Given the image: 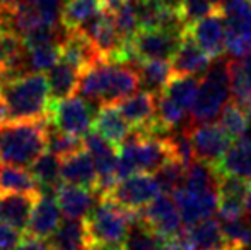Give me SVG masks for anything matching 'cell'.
<instances>
[{"instance_id": "obj_13", "label": "cell", "mask_w": 251, "mask_h": 250, "mask_svg": "<svg viewBox=\"0 0 251 250\" xmlns=\"http://www.w3.org/2000/svg\"><path fill=\"white\" fill-rule=\"evenodd\" d=\"M183 33L162 29H139L132 38V45L139 62L142 60H171L181 43Z\"/></svg>"}, {"instance_id": "obj_18", "label": "cell", "mask_w": 251, "mask_h": 250, "mask_svg": "<svg viewBox=\"0 0 251 250\" xmlns=\"http://www.w3.org/2000/svg\"><path fill=\"white\" fill-rule=\"evenodd\" d=\"M212 58L195 43L188 33H183L181 43H179L176 54L171 58L173 74L176 76H197L205 74L210 67Z\"/></svg>"}, {"instance_id": "obj_11", "label": "cell", "mask_w": 251, "mask_h": 250, "mask_svg": "<svg viewBox=\"0 0 251 250\" xmlns=\"http://www.w3.org/2000/svg\"><path fill=\"white\" fill-rule=\"evenodd\" d=\"M190 137H192L193 149H195L197 160H203L208 163L217 165L229 149L232 139L224 127L215 122H200L192 124L190 127Z\"/></svg>"}, {"instance_id": "obj_43", "label": "cell", "mask_w": 251, "mask_h": 250, "mask_svg": "<svg viewBox=\"0 0 251 250\" xmlns=\"http://www.w3.org/2000/svg\"><path fill=\"white\" fill-rule=\"evenodd\" d=\"M23 233L10 224L0 221V250H16Z\"/></svg>"}, {"instance_id": "obj_4", "label": "cell", "mask_w": 251, "mask_h": 250, "mask_svg": "<svg viewBox=\"0 0 251 250\" xmlns=\"http://www.w3.org/2000/svg\"><path fill=\"white\" fill-rule=\"evenodd\" d=\"M91 244L96 247L123 250L132 224L140 221L139 209H128L106 195H101L94 209L86 218Z\"/></svg>"}, {"instance_id": "obj_51", "label": "cell", "mask_w": 251, "mask_h": 250, "mask_svg": "<svg viewBox=\"0 0 251 250\" xmlns=\"http://www.w3.org/2000/svg\"><path fill=\"white\" fill-rule=\"evenodd\" d=\"M212 2H214V3H215V5H219V3H221V2H222V0H212Z\"/></svg>"}, {"instance_id": "obj_45", "label": "cell", "mask_w": 251, "mask_h": 250, "mask_svg": "<svg viewBox=\"0 0 251 250\" xmlns=\"http://www.w3.org/2000/svg\"><path fill=\"white\" fill-rule=\"evenodd\" d=\"M16 250H50V245L45 238H38L33 235H23Z\"/></svg>"}, {"instance_id": "obj_19", "label": "cell", "mask_w": 251, "mask_h": 250, "mask_svg": "<svg viewBox=\"0 0 251 250\" xmlns=\"http://www.w3.org/2000/svg\"><path fill=\"white\" fill-rule=\"evenodd\" d=\"M60 177H62L63 184L79 185V187H86L91 190L98 189V171L93 158L86 149L62 158Z\"/></svg>"}, {"instance_id": "obj_35", "label": "cell", "mask_w": 251, "mask_h": 250, "mask_svg": "<svg viewBox=\"0 0 251 250\" xmlns=\"http://www.w3.org/2000/svg\"><path fill=\"white\" fill-rule=\"evenodd\" d=\"M219 124L224 127V130L232 139H238V137H243L251 130V115L246 108H243L236 101L234 103L229 101L224 107V110L221 111V122Z\"/></svg>"}, {"instance_id": "obj_46", "label": "cell", "mask_w": 251, "mask_h": 250, "mask_svg": "<svg viewBox=\"0 0 251 250\" xmlns=\"http://www.w3.org/2000/svg\"><path fill=\"white\" fill-rule=\"evenodd\" d=\"M102 2V7H106V9H109V10H115V9H118L122 3H125L126 0H101Z\"/></svg>"}, {"instance_id": "obj_42", "label": "cell", "mask_w": 251, "mask_h": 250, "mask_svg": "<svg viewBox=\"0 0 251 250\" xmlns=\"http://www.w3.org/2000/svg\"><path fill=\"white\" fill-rule=\"evenodd\" d=\"M23 2H26L43 23L58 26L65 0H23Z\"/></svg>"}, {"instance_id": "obj_37", "label": "cell", "mask_w": 251, "mask_h": 250, "mask_svg": "<svg viewBox=\"0 0 251 250\" xmlns=\"http://www.w3.org/2000/svg\"><path fill=\"white\" fill-rule=\"evenodd\" d=\"M60 62V43L27 48L26 65L31 72H48Z\"/></svg>"}, {"instance_id": "obj_38", "label": "cell", "mask_w": 251, "mask_h": 250, "mask_svg": "<svg viewBox=\"0 0 251 250\" xmlns=\"http://www.w3.org/2000/svg\"><path fill=\"white\" fill-rule=\"evenodd\" d=\"M123 250H162V238L147 228L142 221L132 224Z\"/></svg>"}, {"instance_id": "obj_7", "label": "cell", "mask_w": 251, "mask_h": 250, "mask_svg": "<svg viewBox=\"0 0 251 250\" xmlns=\"http://www.w3.org/2000/svg\"><path fill=\"white\" fill-rule=\"evenodd\" d=\"M50 120L63 132L84 137L93 130L94 113L91 103H87L84 98L70 96L51 101Z\"/></svg>"}, {"instance_id": "obj_10", "label": "cell", "mask_w": 251, "mask_h": 250, "mask_svg": "<svg viewBox=\"0 0 251 250\" xmlns=\"http://www.w3.org/2000/svg\"><path fill=\"white\" fill-rule=\"evenodd\" d=\"M140 221L162 238L178 235L183 230V220L175 199L169 194H159L152 202L139 209Z\"/></svg>"}, {"instance_id": "obj_28", "label": "cell", "mask_w": 251, "mask_h": 250, "mask_svg": "<svg viewBox=\"0 0 251 250\" xmlns=\"http://www.w3.org/2000/svg\"><path fill=\"white\" fill-rule=\"evenodd\" d=\"M101 9V0H65L62 16H60V24L65 31L80 29Z\"/></svg>"}, {"instance_id": "obj_3", "label": "cell", "mask_w": 251, "mask_h": 250, "mask_svg": "<svg viewBox=\"0 0 251 250\" xmlns=\"http://www.w3.org/2000/svg\"><path fill=\"white\" fill-rule=\"evenodd\" d=\"M47 118L12 120L0 125V161L16 167H31L48 149Z\"/></svg>"}, {"instance_id": "obj_52", "label": "cell", "mask_w": 251, "mask_h": 250, "mask_svg": "<svg viewBox=\"0 0 251 250\" xmlns=\"http://www.w3.org/2000/svg\"><path fill=\"white\" fill-rule=\"evenodd\" d=\"M250 115H251V108H250Z\"/></svg>"}, {"instance_id": "obj_41", "label": "cell", "mask_w": 251, "mask_h": 250, "mask_svg": "<svg viewBox=\"0 0 251 250\" xmlns=\"http://www.w3.org/2000/svg\"><path fill=\"white\" fill-rule=\"evenodd\" d=\"M219 5H215L212 0H179L178 14L183 23L188 26L197 21L207 17L214 10H217Z\"/></svg>"}, {"instance_id": "obj_20", "label": "cell", "mask_w": 251, "mask_h": 250, "mask_svg": "<svg viewBox=\"0 0 251 250\" xmlns=\"http://www.w3.org/2000/svg\"><path fill=\"white\" fill-rule=\"evenodd\" d=\"M155 103L157 96L142 89L118 101L116 108L133 129H147L155 120Z\"/></svg>"}, {"instance_id": "obj_15", "label": "cell", "mask_w": 251, "mask_h": 250, "mask_svg": "<svg viewBox=\"0 0 251 250\" xmlns=\"http://www.w3.org/2000/svg\"><path fill=\"white\" fill-rule=\"evenodd\" d=\"M60 60L70 63L80 72L104 62L89 36L80 29L65 31V36L60 41Z\"/></svg>"}, {"instance_id": "obj_32", "label": "cell", "mask_w": 251, "mask_h": 250, "mask_svg": "<svg viewBox=\"0 0 251 250\" xmlns=\"http://www.w3.org/2000/svg\"><path fill=\"white\" fill-rule=\"evenodd\" d=\"M199 86L200 84L195 79V76H176V74H173L162 93L171 98L173 101H176L183 110L192 111L197 101V94H199Z\"/></svg>"}, {"instance_id": "obj_39", "label": "cell", "mask_w": 251, "mask_h": 250, "mask_svg": "<svg viewBox=\"0 0 251 250\" xmlns=\"http://www.w3.org/2000/svg\"><path fill=\"white\" fill-rule=\"evenodd\" d=\"M185 171L186 168L179 163L176 158H169L161 168L154 171V178L157 180L161 192L164 194H173L178 187L183 185L185 180Z\"/></svg>"}, {"instance_id": "obj_8", "label": "cell", "mask_w": 251, "mask_h": 250, "mask_svg": "<svg viewBox=\"0 0 251 250\" xmlns=\"http://www.w3.org/2000/svg\"><path fill=\"white\" fill-rule=\"evenodd\" d=\"M80 31H84L89 36V40L93 41L94 47L100 52L102 60L109 63H118L120 52H122L125 40H122L118 29H116L113 10L102 7L96 16L91 17L80 28Z\"/></svg>"}, {"instance_id": "obj_26", "label": "cell", "mask_w": 251, "mask_h": 250, "mask_svg": "<svg viewBox=\"0 0 251 250\" xmlns=\"http://www.w3.org/2000/svg\"><path fill=\"white\" fill-rule=\"evenodd\" d=\"M80 70L70 63L60 60L55 67H51L47 74L48 87H50L51 101H58L63 98H70L77 93L80 81Z\"/></svg>"}, {"instance_id": "obj_30", "label": "cell", "mask_w": 251, "mask_h": 250, "mask_svg": "<svg viewBox=\"0 0 251 250\" xmlns=\"http://www.w3.org/2000/svg\"><path fill=\"white\" fill-rule=\"evenodd\" d=\"M186 113L188 111L183 110L176 101H173L169 96L161 93L157 96V103H155V120L159 125L166 130V132H175V130L188 129L192 127V122H186Z\"/></svg>"}, {"instance_id": "obj_33", "label": "cell", "mask_w": 251, "mask_h": 250, "mask_svg": "<svg viewBox=\"0 0 251 250\" xmlns=\"http://www.w3.org/2000/svg\"><path fill=\"white\" fill-rule=\"evenodd\" d=\"M47 136H48V151H51L58 158H67L70 154H75L79 151L86 149L84 147V139L60 130L50 120V117H48L47 122Z\"/></svg>"}, {"instance_id": "obj_48", "label": "cell", "mask_w": 251, "mask_h": 250, "mask_svg": "<svg viewBox=\"0 0 251 250\" xmlns=\"http://www.w3.org/2000/svg\"><path fill=\"white\" fill-rule=\"evenodd\" d=\"M245 207H246V211H248V213H251V180H250V189H248V195H246Z\"/></svg>"}, {"instance_id": "obj_14", "label": "cell", "mask_w": 251, "mask_h": 250, "mask_svg": "<svg viewBox=\"0 0 251 250\" xmlns=\"http://www.w3.org/2000/svg\"><path fill=\"white\" fill-rule=\"evenodd\" d=\"M186 33L195 40L210 58H219L226 52V19L221 10H214L207 17L186 26Z\"/></svg>"}, {"instance_id": "obj_23", "label": "cell", "mask_w": 251, "mask_h": 250, "mask_svg": "<svg viewBox=\"0 0 251 250\" xmlns=\"http://www.w3.org/2000/svg\"><path fill=\"white\" fill-rule=\"evenodd\" d=\"M217 168L224 175H234L251 180V130L243 137L232 140L222 160L217 163Z\"/></svg>"}, {"instance_id": "obj_22", "label": "cell", "mask_w": 251, "mask_h": 250, "mask_svg": "<svg viewBox=\"0 0 251 250\" xmlns=\"http://www.w3.org/2000/svg\"><path fill=\"white\" fill-rule=\"evenodd\" d=\"M132 129L133 127L120 113L116 105H101L98 108V113L93 122V130L104 137L106 140H109L111 144H115L116 147H120L125 142Z\"/></svg>"}, {"instance_id": "obj_1", "label": "cell", "mask_w": 251, "mask_h": 250, "mask_svg": "<svg viewBox=\"0 0 251 250\" xmlns=\"http://www.w3.org/2000/svg\"><path fill=\"white\" fill-rule=\"evenodd\" d=\"M140 87L135 65L100 62L80 74L77 93L91 105H116Z\"/></svg>"}, {"instance_id": "obj_21", "label": "cell", "mask_w": 251, "mask_h": 250, "mask_svg": "<svg viewBox=\"0 0 251 250\" xmlns=\"http://www.w3.org/2000/svg\"><path fill=\"white\" fill-rule=\"evenodd\" d=\"M60 214H62V211L58 207L55 194H41L33 209V214H31L26 233L47 240L55 233V230L62 223Z\"/></svg>"}, {"instance_id": "obj_34", "label": "cell", "mask_w": 251, "mask_h": 250, "mask_svg": "<svg viewBox=\"0 0 251 250\" xmlns=\"http://www.w3.org/2000/svg\"><path fill=\"white\" fill-rule=\"evenodd\" d=\"M219 223L229 245L241 249L251 245V220L248 218V213L241 216L219 218Z\"/></svg>"}, {"instance_id": "obj_27", "label": "cell", "mask_w": 251, "mask_h": 250, "mask_svg": "<svg viewBox=\"0 0 251 250\" xmlns=\"http://www.w3.org/2000/svg\"><path fill=\"white\" fill-rule=\"evenodd\" d=\"M135 67L140 77V87L155 96L164 91L173 77V65L169 60H142Z\"/></svg>"}, {"instance_id": "obj_9", "label": "cell", "mask_w": 251, "mask_h": 250, "mask_svg": "<svg viewBox=\"0 0 251 250\" xmlns=\"http://www.w3.org/2000/svg\"><path fill=\"white\" fill-rule=\"evenodd\" d=\"M161 194L157 180L151 173H133L130 177L118 180L115 187L106 194V197L113 199L116 204L128 209H140L147 206Z\"/></svg>"}, {"instance_id": "obj_12", "label": "cell", "mask_w": 251, "mask_h": 250, "mask_svg": "<svg viewBox=\"0 0 251 250\" xmlns=\"http://www.w3.org/2000/svg\"><path fill=\"white\" fill-rule=\"evenodd\" d=\"M171 195L175 199L176 206H178L185 226L212 218L219 209L217 190H201V192H199V190H192L181 185Z\"/></svg>"}, {"instance_id": "obj_36", "label": "cell", "mask_w": 251, "mask_h": 250, "mask_svg": "<svg viewBox=\"0 0 251 250\" xmlns=\"http://www.w3.org/2000/svg\"><path fill=\"white\" fill-rule=\"evenodd\" d=\"M229 81H231V94L238 105L250 111L251 108V79L246 74L243 62L234 58L229 60Z\"/></svg>"}, {"instance_id": "obj_16", "label": "cell", "mask_w": 251, "mask_h": 250, "mask_svg": "<svg viewBox=\"0 0 251 250\" xmlns=\"http://www.w3.org/2000/svg\"><path fill=\"white\" fill-rule=\"evenodd\" d=\"M55 197L60 211L67 220H86L100 200V194L96 190L63 182L55 190Z\"/></svg>"}, {"instance_id": "obj_29", "label": "cell", "mask_w": 251, "mask_h": 250, "mask_svg": "<svg viewBox=\"0 0 251 250\" xmlns=\"http://www.w3.org/2000/svg\"><path fill=\"white\" fill-rule=\"evenodd\" d=\"M60 167H62V158L53 154L51 151H45L33 165H31V175L38 182L41 190H48V194H55L58 185L62 184L60 177Z\"/></svg>"}, {"instance_id": "obj_6", "label": "cell", "mask_w": 251, "mask_h": 250, "mask_svg": "<svg viewBox=\"0 0 251 250\" xmlns=\"http://www.w3.org/2000/svg\"><path fill=\"white\" fill-rule=\"evenodd\" d=\"M84 147L91 154L98 171L96 192L100 197L106 195L118 182V147L94 130L84 136Z\"/></svg>"}, {"instance_id": "obj_40", "label": "cell", "mask_w": 251, "mask_h": 250, "mask_svg": "<svg viewBox=\"0 0 251 250\" xmlns=\"http://www.w3.org/2000/svg\"><path fill=\"white\" fill-rule=\"evenodd\" d=\"M115 14V24L118 29L122 40H132L135 33L140 29L139 28V16H137V5L135 0H126L125 3L113 10Z\"/></svg>"}, {"instance_id": "obj_25", "label": "cell", "mask_w": 251, "mask_h": 250, "mask_svg": "<svg viewBox=\"0 0 251 250\" xmlns=\"http://www.w3.org/2000/svg\"><path fill=\"white\" fill-rule=\"evenodd\" d=\"M185 233L188 235L195 250H222L229 247L219 220L207 218L195 224L185 226Z\"/></svg>"}, {"instance_id": "obj_47", "label": "cell", "mask_w": 251, "mask_h": 250, "mask_svg": "<svg viewBox=\"0 0 251 250\" xmlns=\"http://www.w3.org/2000/svg\"><path fill=\"white\" fill-rule=\"evenodd\" d=\"M243 67H245V70H246V74L250 76V79H251V55H248L246 58H243Z\"/></svg>"}, {"instance_id": "obj_5", "label": "cell", "mask_w": 251, "mask_h": 250, "mask_svg": "<svg viewBox=\"0 0 251 250\" xmlns=\"http://www.w3.org/2000/svg\"><path fill=\"white\" fill-rule=\"evenodd\" d=\"M231 81H229V58H215L205 72L199 86L197 101L190 111L192 124L212 122L231 100Z\"/></svg>"}, {"instance_id": "obj_17", "label": "cell", "mask_w": 251, "mask_h": 250, "mask_svg": "<svg viewBox=\"0 0 251 250\" xmlns=\"http://www.w3.org/2000/svg\"><path fill=\"white\" fill-rule=\"evenodd\" d=\"M41 192H0V221L26 231Z\"/></svg>"}, {"instance_id": "obj_44", "label": "cell", "mask_w": 251, "mask_h": 250, "mask_svg": "<svg viewBox=\"0 0 251 250\" xmlns=\"http://www.w3.org/2000/svg\"><path fill=\"white\" fill-rule=\"evenodd\" d=\"M162 250H195V249H193L192 242H190L188 235L185 233V230H181L178 235L162 238Z\"/></svg>"}, {"instance_id": "obj_50", "label": "cell", "mask_w": 251, "mask_h": 250, "mask_svg": "<svg viewBox=\"0 0 251 250\" xmlns=\"http://www.w3.org/2000/svg\"><path fill=\"white\" fill-rule=\"evenodd\" d=\"M222 250H245V249H241V247H232V245H229V247H226V249H222Z\"/></svg>"}, {"instance_id": "obj_2", "label": "cell", "mask_w": 251, "mask_h": 250, "mask_svg": "<svg viewBox=\"0 0 251 250\" xmlns=\"http://www.w3.org/2000/svg\"><path fill=\"white\" fill-rule=\"evenodd\" d=\"M0 98L12 120H41L50 117L51 96L48 79L41 72H27L0 81Z\"/></svg>"}, {"instance_id": "obj_31", "label": "cell", "mask_w": 251, "mask_h": 250, "mask_svg": "<svg viewBox=\"0 0 251 250\" xmlns=\"http://www.w3.org/2000/svg\"><path fill=\"white\" fill-rule=\"evenodd\" d=\"M0 192H41L38 182L31 175V171H26L23 167L16 165H0Z\"/></svg>"}, {"instance_id": "obj_24", "label": "cell", "mask_w": 251, "mask_h": 250, "mask_svg": "<svg viewBox=\"0 0 251 250\" xmlns=\"http://www.w3.org/2000/svg\"><path fill=\"white\" fill-rule=\"evenodd\" d=\"M51 250H91L89 233L84 220H67L60 223L48 242Z\"/></svg>"}, {"instance_id": "obj_49", "label": "cell", "mask_w": 251, "mask_h": 250, "mask_svg": "<svg viewBox=\"0 0 251 250\" xmlns=\"http://www.w3.org/2000/svg\"><path fill=\"white\" fill-rule=\"evenodd\" d=\"M0 31H3V14H2V9H0Z\"/></svg>"}]
</instances>
